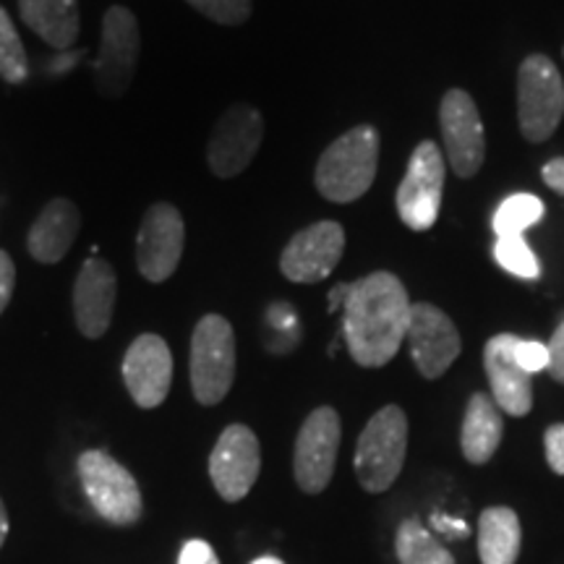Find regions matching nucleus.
<instances>
[{
	"label": "nucleus",
	"instance_id": "1",
	"mask_svg": "<svg viewBox=\"0 0 564 564\" xmlns=\"http://www.w3.org/2000/svg\"><path fill=\"white\" fill-rule=\"evenodd\" d=\"M411 306L398 274L371 272L350 282L343 303V335L352 361L364 369L390 364L405 343Z\"/></svg>",
	"mask_w": 564,
	"mask_h": 564
},
{
	"label": "nucleus",
	"instance_id": "2",
	"mask_svg": "<svg viewBox=\"0 0 564 564\" xmlns=\"http://www.w3.org/2000/svg\"><path fill=\"white\" fill-rule=\"evenodd\" d=\"M379 167V131L369 123L337 137L316 162V192L333 204H350L369 192Z\"/></svg>",
	"mask_w": 564,
	"mask_h": 564
},
{
	"label": "nucleus",
	"instance_id": "3",
	"mask_svg": "<svg viewBox=\"0 0 564 564\" xmlns=\"http://www.w3.org/2000/svg\"><path fill=\"white\" fill-rule=\"evenodd\" d=\"M408 453V415L403 408L384 405L364 426L356 444L358 484L369 494H382L398 481Z\"/></svg>",
	"mask_w": 564,
	"mask_h": 564
},
{
	"label": "nucleus",
	"instance_id": "4",
	"mask_svg": "<svg viewBox=\"0 0 564 564\" xmlns=\"http://www.w3.org/2000/svg\"><path fill=\"white\" fill-rule=\"evenodd\" d=\"M236 379V333L220 314L202 316L192 335V390L202 405L223 403Z\"/></svg>",
	"mask_w": 564,
	"mask_h": 564
},
{
	"label": "nucleus",
	"instance_id": "5",
	"mask_svg": "<svg viewBox=\"0 0 564 564\" xmlns=\"http://www.w3.org/2000/svg\"><path fill=\"white\" fill-rule=\"evenodd\" d=\"M564 118V82L549 55H528L518 70V121L528 141L554 137Z\"/></svg>",
	"mask_w": 564,
	"mask_h": 564
},
{
	"label": "nucleus",
	"instance_id": "6",
	"mask_svg": "<svg viewBox=\"0 0 564 564\" xmlns=\"http://www.w3.org/2000/svg\"><path fill=\"white\" fill-rule=\"evenodd\" d=\"M79 478L87 499L102 520L112 525H133L141 518L144 502L137 478L105 449H87L79 455Z\"/></svg>",
	"mask_w": 564,
	"mask_h": 564
},
{
	"label": "nucleus",
	"instance_id": "7",
	"mask_svg": "<svg viewBox=\"0 0 564 564\" xmlns=\"http://www.w3.org/2000/svg\"><path fill=\"white\" fill-rule=\"evenodd\" d=\"M141 53L139 21L126 6H110L102 19L100 55L95 61V87L102 97H121L137 76Z\"/></svg>",
	"mask_w": 564,
	"mask_h": 564
},
{
	"label": "nucleus",
	"instance_id": "8",
	"mask_svg": "<svg viewBox=\"0 0 564 564\" xmlns=\"http://www.w3.org/2000/svg\"><path fill=\"white\" fill-rule=\"evenodd\" d=\"M343 423L335 408H316L303 421L293 449V476L301 491L322 494L333 481Z\"/></svg>",
	"mask_w": 564,
	"mask_h": 564
},
{
	"label": "nucleus",
	"instance_id": "9",
	"mask_svg": "<svg viewBox=\"0 0 564 564\" xmlns=\"http://www.w3.org/2000/svg\"><path fill=\"white\" fill-rule=\"evenodd\" d=\"M186 249V223L178 207L167 202L152 204L144 212L137 236V267L147 282H165L178 270Z\"/></svg>",
	"mask_w": 564,
	"mask_h": 564
},
{
	"label": "nucleus",
	"instance_id": "10",
	"mask_svg": "<svg viewBox=\"0 0 564 564\" xmlns=\"http://www.w3.org/2000/svg\"><path fill=\"white\" fill-rule=\"evenodd\" d=\"M444 158L434 141H421L398 188V215L411 230H429L442 209Z\"/></svg>",
	"mask_w": 564,
	"mask_h": 564
},
{
	"label": "nucleus",
	"instance_id": "11",
	"mask_svg": "<svg viewBox=\"0 0 564 564\" xmlns=\"http://www.w3.org/2000/svg\"><path fill=\"white\" fill-rule=\"evenodd\" d=\"M264 139V118L251 105H232L212 129L207 144L209 171L217 178H236L257 158Z\"/></svg>",
	"mask_w": 564,
	"mask_h": 564
},
{
	"label": "nucleus",
	"instance_id": "12",
	"mask_svg": "<svg viewBox=\"0 0 564 564\" xmlns=\"http://www.w3.org/2000/svg\"><path fill=\"white\" fill-rule=\"evenodd\" d=\"M440 126L449 167L457 178H474L486 158L484 123L474 97L463 89H449L440 105Z\"/></svg>",
	"mask_w": 564,
	"mask_h": 564
},
{
	"label": "nucleus",
	"instance_id": "13",
	"mask_svg": "<svg viewBox=\"0 0 564 564\" xmlns=\"http://www.w3.org/2000/svg\"><path fill=\"white\" fill-rule=\"evenodd\" d=\"M405 343L421 377L440 379L463 350L455 322L434 303H413Z\"/></svg>",
	"mask_w": 564,
	"mask_h": 564
},
{
	"label": "nucleus",
	"instance_id": "14",
	"mask_svg": "<svg viewBox=\"0 0 564 564\" xmlns=\"http://www.w3.org/2000/svg\"><path fill=\"white\" fill-rule=\"evenodd\" d=\"M262 470V447L243 423H230L209 455V478L225 502H241Z\"/></svg>",
	"mask_w": 564,
	"mask_h": 564
},
{
	"label": "nucleus",
	"instance_id": "15",
	"mask_svg": "<svg viewBox=\"0 0 564 564\" xmlns=\"http://www.w3.org/2000/svg\"><path fill=\"white\" fill-rule=\"evenodd\" d=\"M345 251V230L340 223L322 220L295 232L282 249L280 272L299 285L327 280L340 264Z\"/></svg>",
	"mask_w": 564,
	"mask_h": 564
},
{
	"label": "nucleus",
	"instance_id": "16",
	"mask_svg": "<svg viewBox=\"0 0 564 564\" xmlns=\"http://www.w3.org/2000/svg\"><path fill=\"white\" fill-rule=\"evenodd\" d=\"M123 382L133 403L144 411L165 403L173 384V352L160 335H139L123 356Z\"/></svg>",
	"mask_w": 564,
	"mask_h": 564
},
{
	"label": "nucleus",
	"instance_id": "17",
	"mask_svg": "<svg viewBox=\"0 0 564 564\" xmlns=\"http://www.w3.org/2000/svg\"><path fill=\"white\" fill-rule=\"evenodd\" d=\"M118 299V274L108 259H87L76 274L74 319L89 340H100L110 329Z\"/></svg>",
	"mask_w": 564,
	"mask_h": 564
},
{
	"label": "nucleus",
	"instance_id": "18",
	"mask_svg": "<svg viewBox=\"0 0 564 564\" xmlns=\"http://www.w3.org/2000/svg\"><path fill=\"white\" fill-rule=\"evenodd\" d=\"M518 340V335H494L484 348V369L499 411L523 419L533 408V382L531 373L520 369L518 358H514Z\"/></svg>",
	"mask_w": 564,
	"mask_h": 564
},
{
	"label": "nucleus",
	"instance_id": "19",
	"mask_svg": "<svg viewBox=\"0 0 564 564\" xmlns=\"http://www.w3.org/2000/svg\"><path fill=\"white\" fill-rule=\"evenodd\" d=\"M82 232V212L70 199H53L45 204L26 236L30 257L40 264H58L66 259L70 246Z\"/></svg>",
	"mask_w": 564,
	"mask_h": 564
},
{
	"label": "nucleus",
	"instance_id": "20",
	"mask_svg": "<svg viewBox=\"0 0 564 564\" xmlns=\"http://www.w3.org/2000/svg\"><path fill=\"white\" fill-rule=\"evenodd\" d=\"M505 436V421L499 405L494 403L491 394L476 392L470 394L465 405L463 429H460V449L465 460L474 465H486L497 455L499 444Z\"/></svg>",
	"mask_w": 564,
	"mask_h": 564
},
{
	"label": "nucleus",
	"instance_id": "21",
	"mask_svg": "<svg viewBox=\"0 0 564 564\" xmlns=\"http://www.w3.org/2000/svg\"><path fill=\"white\" fill-rule=\"evenodd\" d=\"M19 17L55 51H68L79 37V0H19Z\"/></svg>",
	"mask_w": 564,
	"mask_h": 564
},
{
	"label": "nucleus",
	"instance_id": "22",
	"mask_svg": "<svg viewBox=\"0 0 564 564\" xmlns=\"http://www.w3.org/2000/svg\"><path fill=\"white\" fill-rule=\"evenodd\" d=\"M523 546V528L510 507H486L478 518L481 564H514Z\"/></svg>",
	"mask_w": 564,
	"mask_h": 564
},
{
	"label": "nucleus",
	"instance_id": "23",
	"mask_svg": "<svg viewBox=\"0 0 564 564\" xmlns=\"http://www.w3.org/2000/svg\"><path fill=\"white\" fill-rule=\"evenodd\" d=\"M394 554L400 564H455V556L419 518L403 520L394 533Z\"/></svg>",
	"mask_w": 564,
	"mask_h": 564
},
{
	"label": "nucleus",
	"instance_id": "24",
	"mask_svg": "<svg viewBox=\"0 0 564 564\" xmlns=\"http://www.w3.org/2000/svg\"><path fill=\"white\" fill-rule=\"evenodd\" d=\"M544 202L533 194H512L494 212V232L497 238L523 236L528 228L544 217Z\"/></svg>",
	"mask_w": 564,
	"mask_h": 564
},
{
	"label": "nucleus",
	"instance_id": "25",
	"mask_svg": "<svg viewBox=\"0 0 564 564\" xmlns=\"http://www.w3.org/2000/svg\"><path fill=\"white\" fill-rule=\"evenodd\" d=\"M30 76V58L17 32L9 11L0 6V79L9 84H24Z\"/></svg>",
	"mask_w": 564,
	"mask_h": 564
},
{
	"label": "nucleus",
	"instance_id": "26",
	"mask_svg": "<svg viewBox=\"0 0 564 564\" xmlns=\"http://www.w3.org/2000/svg\"><path fill=\"white\" fill-rule=\"evenodd\" d=\"M494 259H497V264L505 272H510L520 280H535L541 274L539 259H535L533 249L525 243L523 236L497 238V243H494Z\"/></svg>",
	"mask_w": 564,
	"mask_h": 564
},
{
	"label": "nucleus",
	"instance_id": "27",
	"mask_svg": "<svg viewBox=\"0 0 564 564\" xmlns=\"http://www.w3.org/2000/svg\"><path fill=\"white\" fill-rule=\"evenodd\" d=\"M186 3L194 6L202 17L225 26H238L251 17V0H186Z\"/></svg>",
	"mask_w": 564,
	"mask_h": 564
},
{
	"label": "nucleus",
	"instance_id": "28",
	"mask_svg": "<svg viewBox=\"0 0 564 564\" xmlns=\"http://www.w3.org/2000/svg\"><path fill=\"white\" fill-rule=\"evenodd\" d=\"M514 358H518L520 369L528 373L549 369V348L539 340H518V345H514Z\"/></svg>",
	"mask_w": 564,
	"mask_h": 564
},
{
	"label": "nucleus",
	"instance_id": "29",
	"mask_svg": "<svg viewBox=\"0 0 564 564\" xmlns=\"http://www.w3.org/2000/svg\"><path fill=\"white\" fill-rule=\"evenodd\" d=\"M546 463L556 476H564V423H554L544 434Z\"/></svg>",
	"mask_w": 564,
	"mask_h": 564
},
{
	"label": "nucleus",
	"instance_id": "30",
	"mask_svg": "<svg viewBox=\"0 0 564 564\" xmlns=\"http://www.w3.org/2000/svg\"><path fill=\"white\" fill-rule=\"evenodd\" d=\"M178 564H220V560H217L215 549H212L207 541L192 539L183 544L178 554Z\"/></svg>",
	"mask_w": 564,
	"mask_h": 564
},
{
	"label": "nucleus",
	"instance_id": "31",
	"mask_svg": "<svg viewBox=\"0 0 564 564\" xmlns=\"http://www.w3.org/2000/svg\"><path fill=\"white\" fill-rule=\"evenodd\" d=\"M13 288H17V264L6 251H0V314L9 308Z\"/></svg>",
	"mask_w": 564,
	"mask_h": 564
},
{
	"label": "nucleus",
	"instance_id": "32",
	"mask_svg": "<svg viewBox=\"0 0 564 564\" xmlns=\"http://www.w3.org/2000/svg\"><path fill=\"white\" fill-rule=\"evenodd\" d=\"M549 373L556 379V382L564 384V319L560 327L554 329L552 340H549Z\"/></svg>",
	"mask_w": 564,
	"mask_h": 564
},
{
	"label": "nucleus",
	"instance_id": "33",
	"mask_svg": "<svg viewBox=\"0 0 564 564\" xmlns=\"http://www.w3.org/2000/svg\"><path fill=\"white\" fill-rule=\"evenodd\" d=\"M432 528L434 531H440L442 539H447V541L465 539V535H468V525H465L463 520L447 518V514H440V512L432 514Z\"/></svg>",
	"mask_w": 564,
	"mask_h": 564
},
{
	"label": "nucleus",
	"instance_id": "34",
	"mask_svg": "<svg viewBox=\"0 0 564 564\" xmlns=\"http://www.w3.org/2000/svg\"><path fill=\"white\" fill-rule=\"evenodd\" d=\"M541 175H544V183L549 188H552V192L564 196V158H556L552 162H546Z\"/></svg>",
	"mask_w": 564,
	"mask_h": 564
},
{
	"label": "nucleus",
	"instance_id": "35",
	"mask_svg": "<svg viewBox=\"0 0 564 564\" xmlns=\"http://www.w3.org/2000/svg\"><path fill=\"white\" fill-rule=\"evenodd\" d=\"M348 288L350 282H340V285L329 291V312H340L345 299H348Z\"/></svg>",
	"mask_w": 564,
	"mask_h": 564
},
{
	"label": "nucleus",
	"instance_id": "36",
	"mask_svg": "<svg viewBox=\"0 0 564 564\" xmlns=\"http://www.w3.org/2000/svg\"><path fill=\"white\" fill-rule=\"evenodd\" d=\"M6 535H9V512H6L3 499H0V546H3Z\"/></svg>",
	"mask_w": 564,
	"mask_h": 564
},
{
	"label": "nucleus",
	"instance_id": "37",
	"mask_svg": "<svg viewBox=\"0 0 564 564\" xmlns=\"http://www.w3.org/2000/svg\"><path fill=\"white\" fill-rule=\"evenodd\" d=\"M251 564H285V562H282V560H278V556L267 554V556H259V560H253Z\"/></svg>",
	"mask_w": 564,
	"mask_h": 564
}]
</instances>
